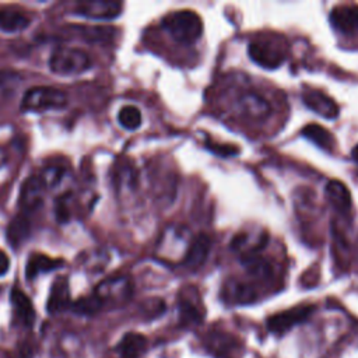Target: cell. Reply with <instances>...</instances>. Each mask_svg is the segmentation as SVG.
Wrapping results in <instances>:
<instances>
[{
  "mask_svg": "<svg viewBox=\"0 0 358 358\" xmlns=\"http://www.w3.org/2000/svg\"><path fill=\"white\" fill-rule=\"evenodd\" d=\"M161 25L173 41L185 45L196 42L203 32V21L200 15L192 10L172 11L162 18Z\"/></svg>",
  "mask_w": 358,
  "mask_h": 358,
  "instance_id": "6da1fadb",
  "label": "cell"
},
{
  "mask_svg": "<svg viewBox=\"0 0 358 358\" xmlns=\"http://www.w3.org/2000/svg\"><path fill=\"white\" fill-rule=\"evenodd\" d=\"M133 295V282L126 275H115L101 281L92 291L99 310L123 306Z\"/></svg>",
  "mask_w": 358,
  "mask_h": 358,
  "instance_id": "7a4b0ae2",
  "label": "cell"
},
{
  "mask_svg": "<svg viewBox=\"0 0 358 358\" xmlns=\"http://www.w3.org/2000/svg\"><path fill=\"white\" fill-rule=\"evenodd\" d=\"M69 105V98L64 91L56 87L39 85L29 88L21 99V110L24 112H46L62 110Z\"/></svg>",
  "mask_w": 358,
  "mask_h": 358,
  "instance_id": "3957f363",
  "label": "cell"
},
{
  "mask_svg": "<svg viewBox=\"0 0 358 358\" xmlns=\"http://www.w3.org/2000/svg\"><path fill=\"white\" fill-rule=\"evenodd\" d=\"M49 69L57 76H77L91 67L90 55L78 48L57 46L49 57Z\"/></svg>",
  "mask_w": 358,
  "mask_h": 358,
  "instance_id": "277c9868",
  "label": "cell"
},
{
  "mask_svg": "<svg viewBox=\"0 0 358 358\" xmlns=\"http://www.w3.org/2000/svg\"><path fill=\"white\" fill-rule=\"evenodd\" d=\"M248 53L256 64L264 69H275L287 57L284 43L274 36H260L252 41L249 43Z\"/></svg>",
  "mask_w": 358,
  "mask_h": 358,
  "instance_id": "5b68a950",
  "label": "cell"
},
{
  "mask_svg": "<svg viewBox=\"0 0 358 358\" xmlns=\"http://www.w3.org/2000/svg\"><path fill=\"white\" fill-rule=\"evenodd\" d=\"M203 344L214 358H242L243 355L242 341L225 330H210L204 336Z\"/></svg>",
  "mask_w": 358,
  "mask_h": 358,
  "instance_id": "8992f818",
  "label": "cell"
},
{
  "mask_svg": "<svg viewBox=\"0 0 358 358\" xmlns=\"http://www.w3.org/2000/svg\"><path fill=\"white\" fill-rule=\"evenodd\" d=\"M179 322L185 327L199 326L204 319V305L197 288L189 285L180 289L178 296Z\"/></svg>",
  "mask_w": 358,
  "mask_h": 358,
  "instance_id": "52a82bcc",
  "label": "cell"
},
{
  "mask_svg": "<svg viewBox=\"0 0 358 358\" xmlns=\"http://www.w3.org/2000/svg\"><path fill=\"white\" fill-rule=\"evenodd\" d=\"M315 312V305H301L278 313L271 315L267 319V329L277 336H281L291 330L294 326L306 322Z\"/></svg>",
  "mask_w": 358,
  "mask_h": 358,
  "instance_id": "ba28073f",
  "label": "cell"
},
{
  "mask_svg": "<svg viewBox=\"0 0 358 358\" xmlns=\"http://www.w3.org/2000/svg\"><path fill=\"white\" fill-rule=\"evenodd\" d=\"M267 241L268 236L264 231L249 229L236 234L231 242V248L242 260L250 256L260 255V252L267 245Z\"/></svg>",
  "mask_w": 358,
  "mask_h": 358,
  "instance_id": "9c48e42d",
  "label": "cell"
},
{
  "mask_svg": "<svg viewBox=\"0 0 358 358\" xmlns=\"http://www.w3.org/2000/svg\"><path fill=\"white\" fill-rule=\"evenodd\" d=\"M123 4L120 1L96 0V1H81L76 6L74 13L90 20L108 21L120 15Z\"/></svg>",
  "mask_w": 358,
  "mask_h": 358,
  "instance_id": "30bf717a",
  "label": "cell"
},
{
  "mask_svg": "<svg viewBox=\"0 0 358 358\" xmlns=\"http://www.w3.org/2000/svg\"><path fill=\"white\" fill-rule=\"evenodd\" d=\"M46 185L42 179V176L38 173L31 175L27 178V180L21 186L20 192V206L25 211H31L38 208L42 204L43 194L46 190Z\"/></svg>",
  "mask_w": 358,
  "mask_h": 358,
  "instance_id": "8fae6325",
  "label": "cell"
},
{
  "mask_svg": "<svg viewBox=\"0 0 358 358\" xmlns=\"http://www.w3.org/2000/svg\"><path fill=\"white\" fill-rule=\"evenodd\" d=\"M330 22L343 35H358V6L334 7L330 13Z\"/></svg>",
  "mask_w": 358,
  "mask_h": 358,
  "instance_id": "7c38bea8",
  "label": "cell"
},
{
  "mask_svg": "<svg viewBox=\"0 0 358 358\" xmlns=\"http://www.w3.org/2000/svg\"><path fill=\"white\" fill-rule=\"evenodd\" d=\"M236 103L242 115L250 120H264L271 113L270 103L257 92H243Z\"/></svg>",
  "mask_w": 358,
  "mask_h": 358,
  "instance_id": "4fadbf2b",
  "label": "cell"
},
{
  "mask_svg": "<svg viewBox=\"0 0 358 358\" xmlns=\"http://www.w3.org/2000/svg\"><path fill=\"white\" fill-rule=\"evenodd\" d=\"M302 101L310 110L326 119H334L338 115L337 103L323 91L308 88L302 92Z\"/></svg>",
  "mask_w": 358,
  "mask_h": 358,
  "instance_id": "5bb4252c",
  "label": "cell"
},
{
  "mask_svg": "<svg viewBox=\"0 0 358 358\" xmlns=\"http://www.w3.org/2000/svg\"><path fill=\"white\" fill-rule=\"evenodd\" d=\"M211 249V239L206 234L197 235L186 248L182 264L189 270H197L204 264Z\"/></svg>",
  "mask_w": 358,
  "mask_h": 358,
  "instance_id": "9a60e30c",
  "label": "cell"
},
{
  "mask_svg": "<svg viewBox=\"0 0 358 358\" xmlns=\"http://www.w3.org/2000/svg\"><path fill=\"white\" fill-rule=\"evenodd\" d=\"M10 301L13 305L14 322L22 327H32L35 323V309L32 306L31 299L25 292L18 288H14L10 295Z\"/></svg>",
  "mask_w": 358,
  "mask_h": 358,
  "instance_id": "2e32d148",
  "label": "cell"
},
{
  "mask_svg": "<svg viewBox=\"0 0 358 358\" xmlns=\"http://www.w3.org/2000/svg\"><path fill=\"white\" fill-rule=\"evenodd\" d=\"M71 306V299H70V288H69V281L66 277H57L49 292V298L46 302V309L49 313H60Z\"/></svg>",
  "mask_w": 358,
  "mask_h": 358,
  "instance_id": "e0dca14e",
  "label": "cell"
},
{
  "mask_svg": "<svg viewBox=\"0 0 358 358\" xmlns=\"http://www.w3.org/2000/svg\"><path fill=\"white\" fill-rule=\"evenodd\" d=\"M222 294L225 301H228L229 303H238V305L255 302L257 298V291L250 282L234 280V278L227 281Z\"/></svg>",
  "mask_w": 358,
  "mask_h": 358,
  "instance_id": "ac0fdd59",
  "label": "cell"
},
{
  "mask_svg": "<svg viewBox=\"0 0 358 358\" xmlns=\"http://www.w3.org/2000/svg\"><path fill=\"white\" fill-rule=\"evenodd\" d=\"M147 348V338L136 331L123 334L116 347L113 348L117 358H140Z\"/></svg>",
  "mask_w": 358,
  "mask_h": 358,
  "instance_id": "d6986e66",
  "label": "cell"
},
{
  "mask_svg": "<svg viewBox=\"0 0 358 358\" xmlns=\"http://www.w3.org/2000/svg\"><path fill=\"white\" fill-rule=\"evenodd\" d=\"M62 259H53L43 253H32L25 264V277L27 280H35L38 275L43 273H50L60 266H63Z\"/></svg>",
  "mask_w": 358,
  "mask_h": 358,
  "instance_id": "ffe728a7",
  "label": "cell"
},
{
  "mask_svg": "<svg viewBox=\"0 0 358 358\" xmlns=\"http://www.w3.org/2000/svg\"><path fill=\"white\" fill-rule=\"evenodd\" d=\"M327 201L341 213L351 210V194L347 186L338 180H330L324 187Z\"/></svg>",
  "mask_w": 358,
  "mask_h": 358,
  "instance_id": "44dd1931",
  "label": "cell"
},
{
  "mask_svg": "<svg viewBox=\"0 0 358 358\" xmlns=\"http://www.w3.org/2000/svg\"><path fill=\"white\" fill-rule=\"evenodd\" d=\"M29 25V18L14 8H0V31L15 34L24 31Z\"/></svg>",
  "mask_w": 358,
  "mask_h": 358,
  "instance_id": "7402d4cb",
  "label": "cell"
},
{
  "mask_svg": "<svg viewBox=\"0 0 358 358\" xmlns=\"http://www.w3.org/2000/svg\"><path fill=\"white\" fill-rule=\"evenodd\" d=\"M29 234H31V224L25 214H20L15 218H13V221L7 228V239L14 248H18V245L25 242Z\"/></svg>",
  "mask_w": 358,
  "mask_h": 358,
  "instance_id": "603a6c76",
  "label": "cell"
},
{
  "mask_svg": "<svg viewBox=\"0 0 358 358\" xmlns=\"http://www.w3.org/2000/svg\"><path fill=\"white\" fill-rule=\"evenodd\" d=\"M301 133H302V136H305L306 138H309L310 141H313L315 144H317L323 150L330 151L334 145V140H333L331 133H329L323 126L310 123V124H306L302 129Z\"/></svg>",
  "mask_w": 358,
  "mask_h": 358,
  "instance_id": "cb8c5ba5",
  "label": "cell"
},
{
  "mask_svg": "<svg viewBox=\"0 0 358 358\" xmlns=\"http://www.w3.org/2000/svg\"><path fill=\"white\" fill-rule=\"evenodd\" d=\"M117 120L122 127L127 130H136L141 124V112L134 105H126L119 110Z\"/></svg>",
  "mask_w": 358,
  "mask_h": 358,
  "instance_id": "d4e9b609",
  "label": "cell"
},
{
  "mask_svg": "<svg viewBox=\"0 0 358 358\" xmlns=\"http://www.w3.org/2000/svg\"><path fill=\"white\" fill-rule=\"evenodd\" d=\"M206 147L214 152V154H218L221 157H232V155H236L239 152V150L234 145H224V144H215L210 140L206 141Z\"/></svg>",
  "mask_w": 358,
  "mask_h": 358,
  "instance_id": "484cf974",
  "label": "cell"
},
{
  "mask_svg": "<svg viewBox=\"0 0 358 358\" xmlns=\"http://www.w3.org/2000/svg\"><path fill=\"white\" fill-rule=\"evenodd\" d=\"M10 268V259L4 250L0 249V277L4 275Z\"/></svg>",
  "mask_w": 358,
  "mask_h": 358,
  "instance_id": "4316f807",
  "label": "cell"
},
{
  "mask_svg": "<svg viewBox=\"0 0 358 358\" xmlns=\"http://www.w3.org/2000/svg\"><path fill=\"white\" fill-rule=\"evenodd\" d=\"M352 158L358 162V145L354 148V151H352Z\"/></svg>",
  "mask_w": 358,
  "mask_h": 358,
  "instance_id": "83f0119b",
  "label": "cell"
}]
</instances>
